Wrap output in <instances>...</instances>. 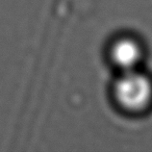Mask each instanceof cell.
Segmentation results:
<instances>
[{
    "label": "cell",
    "mask_w": 152,
    "mask_h": 152,
    "mask_svg": "<svg viewBox=\"0 0 152 152\" xmlns=\"http://www.w3.org/2000/svg\"><path fill=\"white\" fill-rule=\"evenodd\" d=\"M142 50L137 41L130 38L118 39L112 47V58L123 71L136 69L141 62Z\"/></svg>",
    "instance_id": "2"
},
{
    "label": "cell",
    "mask_w": 152,
    "mask_h": 152,
    "mask_svg": "<svg viewBox=\"0 0 152 152\" xmlns=\"http://www.w3.org/2000/svg\"><path fill=\"white\" fill-rule=\"evenodd\" d=\"M115 94L118 103L131 111L143 109L151 100L152 84L136 69L123 71L115 83Z\"/></svg>",
    "instance_id": "1"
}]
</instances>
